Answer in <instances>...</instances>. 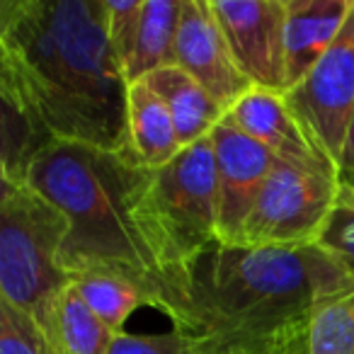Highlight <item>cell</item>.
<instances>
[{"instance_id":"cell-1","label":"cell","mask_w":354,"mask_h":354,"mask_svg":"<svg viewBox=\"0 0 354 354\" xmlns=\"http://www.w3.org/2000/svg\"><path fill=\"white\" fill-rule=\"evenodd\" d=\"M107 0H0V100L51 143L131 153Z\"/></svg>"},{"instance_id":"cell-2","label":"cell","mask_w":354,"mask_h":354,"mask_svg":"<svg viewBox=\"0 0 354 354\" xmlns=\"http://www.w3.org/2000/svg\"><path fill=\"white\" fill-rule=\"evenodd\" d=\"M172 328L192 354L265 352L310 325L330 301L354 294V277L318 243L231 248L214 243L170 272Z\"/></svg>"},{"instance_id":"cell-3","label":"cell","mask_w":354,"mask_h":354,"mask_svg":"<svg viewBox=\"0 0 354 354\" xmlns=\"http://www.w3.org/2000/svg\"><path fill=\"white\" fill-rule=\"evenodd\" d=\"M146 170L133 153L56 141L37 153L25 183L68 218L59 267L71 279L88 272L124 277L143 286L156 308L167 313L170 277L158 265L136 218V192Z\"/></svg>"},{"instance_id":"cell-4","label":"cell","mask_w":354,"mask_h":354,"mask_svg":"<svg viewBox=\"0 0 354 354\" xmlns=\"http://www.w3.org/2000/svg\"><path fill=\"white\" fill-rule=\"evenodd\" d=\"M136 218L165 274L180 272L218 243V180L212 136L183 148L158 170H146Z\"/></svg>"},{"instance_id":"cell-5","label":"cell","mask_w":354,"mask_h":354,"mask_svg":"<svg viewBox=\"0 0 354 354\" xmlns=\"http://www.w3.org/2000/svg\"><path fill=\"white\" fill-rule=\"evenodd\" d=\"M68 218L32 185L3 180L0 194V299L30 313L46 333L71 277L59 267Z\"/></svg>"},{"instance_id":"cell-6","label":"cell","mask_w":354,"mask_h":354,"mask_svg":"<svg viewBox=\"0 0 354 354\" xmlns=\"http://www.w3.org/2000/svg\"><path fill=\"white\" fill-rule=\"evenodd\" d=\"M337 192V175L306 172L277 160L243 226L238 248L313 245L333 214Z\"/></svg>"},{"instance_id":"cell-7","label":"cell","mask_w":354,"mask_h":354,"mask_svg":"<svg viewBox=\"0 0 354 354\" xmlns=\"http://www.w3.org/2000/svg\"><path fill=\"white\" fill-rule=\"evenodd\" d=\"M284 97L337 170L339 153L354 119V10L333 49L299 85L284 93Z\"/></svg>"},{"instance_id":"cell-8","label":"cell","mask_w":354,"mask_h":354,"mask_svg":"<svg viewBox=\"0 0 354 354\" xmlns=\"http://www.w3.org/2000/svg\"><path fill=\"white\" fill-rule=\"evenodd\" d=\"M212 8L248 83L286 93L284 0H212Z\"/></svg>"},{"instance_id":"cell-9","label":"cell","mask_w":354,"mask_h":354,"mask_svg":"<svg viewBox=\"0 0 354 354\" xmlns=\"http://www.w3.org/2000/svg\"><path fill=\"white\" fill-rule=\"evenodd\" d=\"M218 180V243L238 248L243 226L274 170V156L265 146L223 119L212 131Z\"/></svg>"},{"instance_id":"cell-10","label":"cell","mask_w":354,"mask_h":354,"mask_svg":"<svg viewBox=\"0 0 354 354\" xmlns=\"http://www.w3.org/2000/svg\"><path fill=\"white\" fill-rule=\"evenodd\" d=\"M175 66L189 73L223 109L233 107L252 88L236 66L212 0H183L175 39Z\"/></svg>"},{"instance_id":"cell-11","label":"cell","mask_w":354,"mask_h":354,"mask_svg":"<svg viewBox=\"0 0 354 354\" xmlns=\"http://www.w3.org/2000/svg\"><path fill=\"white\" fill-rule=\"evenodd\" d=\"M226 119L243 133L255 138L260 146H265L274 160L306 172L337 175L335 162L320 151L299 117L291 112L284 93L250 88L228 109Z\"/></svg>"},{"instance_id":"cell-12","label":"cell","mask_w":354,"mask_h":354,"mask_svg":"<svg viewBox=\"0 0 354 354\" xmlns=\"http://www.w3.org/2000/svg\"><path fill=\"white\" fill-rule=\"evenodd\" d=\"M286 85H299L342 35L354 0H284ZM286 90V93H289Z\"/></svg>"},{"instance_id":"cell-13","label":"cell","mask_w":354,"mask_h":354,"mask_svg":"<svg viewBox=\"0 0 354 354\" xmlns=\"http://www.w3.org/2000/svg\"><path fill=\"white\" fill-rule=\"evenodd\" d=\"M141 80H146L153 93L165 102L183 148L209 138L214 129L226 119V109L180 66L153 71Z\"/></svg>"},{"instance_id":"cell-14","label":"cell","mask_w":354,"mask_h":354,"mask_svg":"<svg viewBox=\"0 0 354 354\" xmlns=\"http://www.w3.org/2000/svg\"><path fill=\"white\" fill-rule=\"evenodd\" d=\"M127 127L129 148L138 165L148 167V170L167 165L183 151L177 141L175 122H172L165 102L153 93L146 80L129 83Z\"/></svg>"},{"instance_id":"cell-15","label":"cell","mask_w":354,"mask_h":354,"mask_svg":"<svg viewBox=\"0 0 354 354\" xmlns=\"http://www.w3.org/2000/svg\"><path fill=\"white\" fill-rule=\"evenodd\" d=\"M46 339L54 354H107L114 333L85 306L73 281L51 313Z\"/></svg>"},{"instance_id":"cell-16","label":"cell","mask_w":354,"mask_h":354,"mask_svg":"<svg viewBox=\"0 0 354 354\" xmlns=\"http://www.w3.org/2000/svg\"><path fill=\"white\" fill-rule=\"evenodd\" d=\"M183 17V0H146L136 54L127 68V83L175 66V39Z\"/></svg>"},{"instance_id":"cell-17","label":"cell","mask_w":354,"mask_h":354,"mask_svg":"<svg viewBox=\"0 0 354 354\" xmlns=\"http://www.w3.org/2000/svg\"><path fill=\"white\" fill-rule=\"evenodd\" d=\"M73 286L90 310L112 330L114 335L127 333L124 325L141 306L156 308V301L143 286L109 272H88L73 277Z\"/></svg>"},{"instance_id":"cell-18","label":"cell","mask_w":354,"mask_h":354,"mask_svg":"<svg viewBox=\"0 0 354 354\" xmlns=\"http://www.w3.org/2000/svg\"><path fill=\"white\" fill-rule=\"evenodd\" d=\"M310 354H354V294L325 304L308 325Z\"/></svg>"},{"instance_id":"cell-19","label":"cell","mask_w":354,"mask_h":354,"mask_svg":"<svg viewBox=\"0 0 354 354\" xmlns=\"http://www.w3.org/2000/svg\"><path fill=\"white\" fill-rule=\"evenodd\" d=\"M318 245L354 277V187L339 185L337 202L325 228L320 231Z\"/></svg>"},{"instance_id":"cell-20","label":"cell","mask_w":354,"mask_h":354,"mask_svg":"<svg viewBox=\"0 0 354 354\" xmlns=\"http://www.w3.org/2000/svg\"><path fill=\"white\" fill-rule=\"evenodd\" d=\"M0 354H54L44 330L25 310L0 299Z\"/></svg>"},{"instance_id":"cell-21","label":"cell","mask_w":354,"mask_h":354,"mask_svg":"<svg viewBox=\"0 0 354 354\" xmlns=\"http://www.w3.org/2000/svg\"><path fill=\"white\" fill-rule=\"evenodd\" d=\"M143 3L146 0H107V39L119 66L124 68V75L136 54Z\"/></svg>"},{"instance_id":"cell-22","label":"cell","mask_w":354,"mask_h":354,"mask_svg":"<svg viewBox=\"0 0 354 354\" xmlns=\"http://www.w3.org/2000/svg\"><path fill=\"white\" fill-rule=\"evenodd\" d=\"M189 342L175 328L160 335H114L107 354H187Z\"/></svg>"},{"instance_id":"cell-23","label":"cell","mask_w":354,"mask_h":354,"mask_svg":"<svg viewBox=\"0 0 354 354\" xmlns=\"http://www.w3.org/2000/svg\"><path fill=\"white\" fill-rule=\"evenodd\" d=\"M337 183L342 187H354V119L349 124L347 138H344L342 153L337 160Z\"/></svg>"},{"instance_id":"cell-24","label":"cell","mask_w":354,"mask_h":354,"mask_svg":"<svg viewBox=\"0 0 354 354\" xmlns=\"http://www.w3.org/2000/svg\"><path fill=\"white\" fill-rule=\"evenodd\" d=\"M272 354H310V349H308V328L296 330V333H291L289 337H284L279 344H277Z\"/></svg>"},{"instance_id":"cell-25","label":"cell","mask_w":354,"mask_h":354,"mask_svg":"<svg viewBox=\"0 0 354 354\" xmlns=\"http://www.w3.org/2000/svg\"><path fill=\"white\" fill-rule=\"evenodd\" d=\"M277 344H279V342H277ZM277 344H274V347H277ZM274 347H272V349H265V352H243V354H272V352H274ZM187 354H192V352H187Z\"/></svg>"}]
</instances>
